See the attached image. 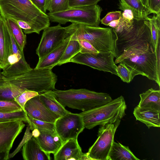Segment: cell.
Listing matches in <instances>:
<instances>
[{"instance_id": "obj_1", "label": "cell", "mask_w": 160, "mask_h": 160, "mask_svg": "<svg viewBox=\"0 0 160 160\" xmlns=\"http://www.w3.org/2000/svg\"><path fill=\"white\" fill-rule=\"evenodd\" d=\"M117 36L114 49L115 64L122 63L131 72L133 78L141 75L160 86L155 48L152 42L150 21L134 18L127 25L114 29Z\"/></svg>"}, {"instance_id": "obj_2", "label": "cell", "mask_w": 160, "mask_h": 160, "mask_svg": "<svg viewBox=\"0 0 160 160\" xmlns=\"http://www.w3.org/2000/svg\"><path fill=\"white\" fill-rule=\"evenodd\" d=\"M0 15L5 19L28 23L33 33L38 34L50 25L48 15L42 12L31 0H0Z\"/></svg>"}, {"instance_id": "obj_3", "label": "cell", "mask_w": 160, "mask_h": 160, "mask_svg": "<svg viewBox=\"0 0 160 160\" xmlns=\"http://www.w3.org/2000/svg\"><path fill=\"white\" fill-rule=\"evenodd\" d=\"M65 28L66 38L70 37L71 40H84L99 52H112L115 54L118 38L114 29L74 23Z\"/></svg>"}, {"instance_id": "obj_4", "label": "cell", "mask_w": 160, "mask_h": 160, "mask_svg": "<svg viewBox=\"0 0 160 160\" xmlns=\"http://www.w3.org/2000/svg\"><path fill=\"white\" fill-rule=\"evenodd\" d=\"M55 99L65 108L82 112L105 104L112 100L108 93L98 92L86 89H71L50 91Z\"/></svg>"}, {"instance_id": "obj_5", "label": "cell", "mask_w": 160, "mask_h": 160, "mask_svg": "<svg viewBox=\"0 0 160 160\" xmlns=\"http://www.w3.org/2000/svg\"><path fill=\"white\" fill-rule=\"evenodd\" d=\"M127 106L123 97L121 96L104 105L79 113L85 128L91 129L98 125L115 122L126 115Z\"/></svg>"}, {"instance_id": "obj_6", "label": "cell", "mask_w": 160, "mask_h": 160, "mask_svg": "<svg viewBox=\"0 0 160 160\" xmlns=\"http://www.w3.org/2000/svg\"><path fill=\"white\" fill-rule=\"evenodd\" d=\"M3 76L5 80L19 88L39 93L55 89L57 80V76L52 69L46 68H32L16 77Z\"/></svg>"}, {"instance_id": "obj_7", "label": "cell", "mask_w": 160, "mask_h": 160, "mask_svg": "<svg viewBox=\"0 0 160 160\" xmlns=\"http://www.w3.org/2000/svg\"><path fill=\"white\" fill-rule=\"evenodd\" d=\"M102 11L98 5L69 8L68 9L47 14L52 22L64 24L68 22L93 27H99Z\"/></svg>"}, {"instance_id": "obj_8", "label": "cell", "mask_w": 160, "mask_h": 160, "mask_svg": "<svg viewBox=\"0 0 160 160\" xmlns=\"http://www.w3.org/2000/svg\"><path fill=\"white\" fill-rule=\"evenodd\" d=\"M120 121L121 120L118 119L114 123L100 126L98 138L87 152L91 160H108L114 135Z\"/></svg>"}, {"instance_id": "obj_9", "label": "cell", "mask_w": 160, "mask_h": 160, "mask_svg": "<svg viewBox=\"0 0 160 160\" xmlns=\"http://www.w3.org/2000/svg\"><path fill=\"white\" fill-rule=\"evenodd\" d=\"M115 55L112 52H99L93 53L78 52L72 57L69 62L84 65L93 69L109 72L118 76L117 66L114 59Z\"/></svg>"}, {"instance_id": "obj_10", "label": "cell", "mask_w": 160, "mask_h": 160, "mask_svg": "<svg viewBox=\"0 0 160 160\" xmlns=\"http://www.w3.org/2000/svg\"><path fill=\"white\" fill-rule=\"evenodd\" d=\"M54 124L56 132L63 142L77 138L85 128L80 115L70 112L59 118Z\"/></svg>"}, {"instance_id": "obj_11", "label": "cell", "mask_w": 160, "mask_h": 160, "mask_svg": "<svg viewBox=\"0 0 160 160\" xmlns=\"http://www.w3.org/2000/svg\"><path fill=\"white\" fill-rule=\"evenodd\" d=\"M23 122L17 119L0 122V160L9 159L13 142L25 126Z\"/></svg>"}, {"instance_id": "obj_12", "label": "cell", "mask_w": 160, "mask_h": 160, "mask_svg": "<svg viewBox=\"0 0 160 160\" xmlns=\"http://www.w3.org/2000/svg\"><path fill=\"white\" fill-rule=\"evenodd\" d=\"M66 38L65 27L59 24L48 27L43 30L42 37L36 50V53L40 58L60 44Z\"/></svg>"}, {"instance_id": "obj_13", "label": "cell", "mask_w": 160, "mask_h": 160, "mask_svg": "<svg viewBox=\"0 0 160 160\" xmlns=\"http://www.w3.org/2000/svg\"><path fill=\"white\" fill-rule=\"evenodd\" d=\"M24 111L34 118L53 123L60 117L44 105L40 99L39 94L27 102L24 106Z\"/></svg>"}, {"instance_id": "obj_14", "label": "cell", "mask_w": 160, "mask_h": 160, "mask_svg": "<svg viewBox=\"0 0 160 160\" xmlns=\"http://www.w3.org/2000/svg\"><path fill=\"white\" fill-rule=\"evenodd\" d=\"M12 52L11 37L6 19L0 15V69L8 64V58Z\"/></svg>"}, {"instance_id": "obj_15", "label": "cell", "mask_w": 160, "mask_h": 160, "mask_svg": "<svg viewBox=\"0 0 160 160\" xmlns=\"http://www.w3.org/2000/svg\"><path fill=\"white\" fill-rule=\"evenodd\" d=\"M83 153L77 138L69 139L63 142L54 154V160H81Z\"/></svg>"}, {"instance_id": "obj_16", "label": "cell", "mask_w": 160, "mask_h": 160, "mask_svg": "<svg viewBox=\"0 0 160 160\" xmlns=\"http://www.w3.org/2000/svg\"><path fill=\"white\" fill-rule=\"evenodd\" d=\"M70 39L68 37L58 46L42 57L39 58L36 69H52L58 65L59 60Z\"/></svg>"}, {"instance_id": "obj_17", "label": "cell", "mask_w": 160, "mask_h": 160, "mask_svg": "<svg viewBox=\"0 0 160 160\" xmlns=\"http://www.w3.org/2000/svg\"><path fill=\"white\" fill-rule=\"evenodd\" d=\"M40 134L35 138L41 148L44 152L55 154L63 142L56 131H40Z\"/></svg>"}, {"instance_id": "obj_18", "label": "cell", "mask_w": 160, "mask_h": 160, "mask_svg": "<svg viewBox=\"0 0 160 160\" xmlns=\"http://www.w3.org/2000/svg\"><path fill=\"white\" fill-rule=\"evenodd\" d=\"M22 154L25 160H51L50 154L43 151L36 138L33 137L23 146Z\"/></svg>"}, {"instance_id": "obj_19", "label": "cell", "mask_w": 160, "mask_h": 160, "mask_svg": "<svg viewBox=\"0 0 160 160\" xmlns=\"http://www.w3.org/2000/svg\"><path fill=\"white\" fill-rule=\"evenodd\" d=\"M160 112L140 108L138 106L134 109L133 114L136 120L145 124L149 128L160 127Z\"/></svg>"}, {"instance_id": "obj_20", "label": "cell", "mask_w": 160, "mask_h": 160, "mask_svg": "<svg viewBox=\"0 0 160 160\" xmlns=\"http://www.w3.org/2000/svg\"><path fill=\"white\" fill-rule=\"evenodd\" d=\"M140 108L160 112V91L151 88L139 95Z\"/></svg>"}, {"instance_id": "obj_21", "label": "cell", "mask_w": 160, "mask_h": 160, "mask_svg": "<svg viewBox=\"0 0 160 160\" xmlns=\"http://www.w3.org/2000/svg\"><path fill=\"white\" fill-rule=\"evenodd\" d=\"M119 8H128L132 12L134 18L148 19V16L152 13L149 9L145 7L141 0H119Z\"/></svg>"}, {"instance_id": "obj_22", "label": "cell", "mask_w": 160, "mask_h": 160, "mask_svg": "<svg viewBox=\"0 0 160 160\" xmlns=\"http://www.w3.org/2000/svg\"><path fill=\"white\" fill-rule=\"evenodd\" d=\"M108 160H140L128 146L113 142L108 156Z\"/></svg>"}, {"instance_id": "obj_23", "label": "cell", "mask_w": 160, "mask_h": 160, "mask_svg": "<svg viewBox=\"0 0 160 160\" xmlns=\"http://www.w3.org/2000/svg\"><path fill=\"white\" fill-rule=\"evenodd\" d=\"M40 99L50 110L60 117L70 112L55 99L50 91L39 93Z\"/></svg>"}, {"instance_id": "obj_24", "label": "cell", "mask_w": 160, "mask_h": 160, "mask_svg": "<svg viewBox=\"0 0 160 160\" xmlns=\"http://www.w3.org/2000/svg\"><path fill=\"white\" fill-rule=\"evenodd\" d=\"M26 90L6 80L2 75L0 77V100H14L15 97Z\"/></svg>"}, {"instance_id": "obj_25", "label": "cell", "mask_w": 160, "mask_h": 160, "mask_svg": "<svg viewBox=\"0 0 160 160\" xmlns=\"http://www.w3.org/2000/svg\"><path fill=\"white\" fill-rule=\"evenodd\" d=\"M12 36L20 51L23 52V49L26 43V36L22 29L15 20L10 18L5 19Z\"/></svg>"}, {"instance_id": "obj_26", "label": "cell", "mask_w": 160, "mask_h": 160, "mask_svg": "<svg viewBox=\"0 0 160 160\" xmlns=\"http://www.w3.org/2000/svg\"><path fill=\"white\" fill-rule=\"evenodd\" d=\"M148 20L150 23L152 39L155 51L160 42V14H154Z\"/></svg>"}, {"instance_id": "obj_27", "label": "cell", "mask_w": 160, "mask_h": 160, "mask_svg": "<svg viewBox=\"0 0 160 160\" xmlns=\"http://www.w3.org/2000/svg\"><path fill=\"white\" fill-rule=\"evenodd\" d=\"M80 46L78 40L70 39L58 65L69 62L70 59L80 52Z\"/></svg>"}, {"instance_id": "obj_28", "label": "cell", "mask_w": 160, "mask_h": 160, "mask_svg": "<svg viewBox=\"0 0 160 160\" xmlns=\"http://www.w3.org/2000/svg\"><path fill=\"white\" fill-rule=\"evenodd\" d=\"M27 115L29 119L28 123L30 126V130L32 131L37 128L39 131H56L54 123L38 120Z\"/></svg>"}, {"instance_id": "obj_29", "label": "cell", "mask_w": 160, "mask_h": 160, "mask_svg": "<svg viewBox=\"0 0 160 160\" xmlns=\"http://www.w3.org/2000/svg\"><path fill=\"white\" fill-rule=\"evenodd\" d=\"M46 8L50 13L66 10L69 8V0H50L47 3Z\"/></svg>"}, {"instance_id": "obj_30", "label": "cell", "mask_w": 160, "mask_h": 160, "mask_svg": "<svg viewBox=\"0 0 160 160\" xmlns=\"http://www.w3.org/2000/svg\"><path fill=\"white\" fill-rule=\"evenodd\" d=\"M20 119L28 123V118L26 112L23 110L10 113L0 112V122Z\"/></svg>"}, {"instance_id": "obj_31", "label": "cell", "mask_w": 160, "mask_h": 160, "mask_svg": "<svg viewBox=\"0 0 160 160\" xmlns=\"http://www.w3.org/2000/svg\"><path fill=\"white\" fill-rule=\"evenodd\" d=\"M22 110L21 107L14 100H0V112L10 113Z\"/></svg>"}, {"instance_id": "obj_32", "label": "cell", "mask_w": 160, "mask_h": 160, "mask_svg": "<svg viewBox=\"0 0 160 160\" xmlns=\"http://www.w3.org/2000/svg\"><path fill=\"white\" fill-rule=\"evenodd\" d=\"M39 94V93L38 92L26 90L15 97L14 100L24 111V106L27 102Z\"/></svg>"}, {"instance_id": "obj_33", "label": "cell", "mask_w": 160, "mask_h": 160, "mask_svg": "<svg viewBox=\"0 0 160 160\" xmlns=\"http://www.w3.org/2000/svg\"><path fill=\"white\" fill-rule=\"evenodd\" d=\"M117 66L118 77L124 82L130 83L133 79L131 72L123 64L120 63Z\"/></svg>"}, {"instance_id": "obj_34", "label": "cell", "mask_w": 160, "mask_h": 160, "mask_svg": "<svg viewBox=\"0 0 160 160\" xmlns=\"http://www.w3.org/2000/svg\"><path fill=\"white\" fill-rule=\"evenodd\" d=\"M30 127L29 124L27 127L23 138L17 148L12 153H9V159L13 158L21 150L23 145L32 137V133L30 132Z\"/></svg>"}, {"instance_id": "obj_35", "label": "cell", "mask_w": 160, "mask_h": 160, "mask_svg": "<svg viewBox=\"0 0 160 160\" xmlns=\"http://www.w3.org/2000/svg\"><path fill=\"white\" fill-rule=\"evenodd\" d=\"M78 41L79 45L80 53H93L99 52L88 42L84 40Z\"/></svg>"}, {"instance_id": "obj_36", "label": "cell", "mask_w": 160, "mask_h": 160, "mask_svg": "<svg viewBox=\"0 0 160 160\" xmlns=\"http://www.w3.org/2000/svg\"><path fill=\"white\" fill-rule=\"evenodd\" d=\"M101 0H69V8L97 5Z\"/></svg>"}, {"instance_id": "obj_37", "label": "cell", "mask_w": 160, "mask_h": 160, "mask_svg": "<svg viewBox=\"0 0 160 160\" xmlns=\"http://www.w3.org/2000/svg\"><path fill=\"white\" fill-rule=\"evenodd\" d=\"M121 13L122 12L120 11L110 12L101 20V23L108 26L111 22L120 19Z\"/></svg>"}, {"instance_id": "obj_38", "label": "cell", "mask_w": 160, "mask_h": 160, "mask_svg": "<svg viewBox=\"0 0 160 160\" xmlns=\"http://www.w3.org/2000/svg\"><path fill=\"white\" fill-rule=\"evenodd\" d=\"M148 8L153 14H160V0H148Z\"/></svg>"}, {"instance_id": "obj_39", "label": "cell", "mask_w": 160, "mask_h": 160, "mask_svg": "<svg viewBox=\"0 0 160 160\" xmlns=\"http://www.w3.org/2000/svg\"><path fill=\"white\" fill-rule=\"evenodd\" d=\"M33 4L42 12L46 14V0H31Z\"/></svg>"}, {"instance_id": "obj_40", "label": "cell", "mask_w": 160, "mask_h": 160, "mask_svg": "<svg viewBox=\"0 0 160 160\" xmlns=\"http://www.w3.org/2000/svg\"><path fill=\"white\" fill-rule=\"evenodd\" d=\"M119 22L120 19L113 21L109 24L108 26L113 28L116 29L118 26Z\"/></svg>"}, {"instance_id": "obj_41", "label": "cell", "mask_w": 160, "mask_h": 160, "mask_svg": "<svg viewBox=\"0 0 160 160\" xmlns=\"http://www.w3.org/2000/svg\"><path fill=\"white\" fill-rule=\"evenodd\" d=\"M32 137L35 138L38 137L40 134V132L37 128L34 129L32 132Z\"/></svg>"}, {"instance_id": "obj_42", "label": "cell", "mask_w": 160, "mask_h": 160, "mask_svg": "<svg viewBox=\"0 0 160 160\" xmlns=\"http://www.w3.org/2000/svg\"><path fill=\"white\" fill-rule=\"evenodd\" d=\"M91 160L88 155L87 153L83 154L81 160Z\"/></svg>"}, {"instance_id": "obj_43", "label": "cell", "mask_w": 160, "mask_h": 160, "mask_svg": "<svg viewBox=\"0 0 160 160\" xmlns=\"http://www.w3.org/2000/svg\"><path fill=\"white\" fill-rule=\"evenodd\" d=\"M142 4L146 8L149 9L148 0H141Z\"/></svg>"}, {"instance_id": "obj_44", "label": "cell", "mask_w": 160, "mask_h": 160, "mask_svg": "<svg viewBox=\"0 0 160 160\" xmlns=\"http://www.w3.org/2000/svg\"><path fill=\"white\" fill-rule=\"evenodd\" d=\"M50 0H46V3H47L48 2V1H49Z\"/></svg>"}, {"instance_id": "obj_45", "label": "cell", "mask_w": 160, "mask_h": 160, "mask_svg": "<svg viewBox=\"0 0 160 160\" xmlns=\"http://www.w3.org/2000/svg\"><path fill=\"white\" fill-rule=\"evenodd\" d=\"M2 74H1V73H0V77L1 76Z\"/></svg>"}]
</instances>
